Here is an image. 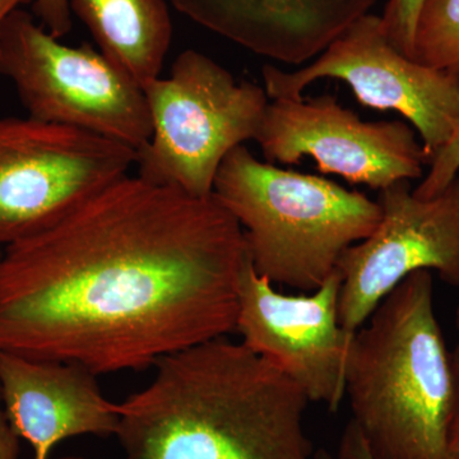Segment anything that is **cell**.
Listing matches in <instances>:
<instances>
[{
    "instance_id": "ac0fdd59",
    "label": "cell",
    "mask_w": 459,
    "mask_h": 459,
    "mask_svg": "<svg viewBox=\"0 0 459 459\" xmlns=\"http://www.w3.org/2000/svg\"><path fill=\"white\" fill-rule=\"evenodd\" d=\"M32 3L42 26L51 35L62 39L71 31L74 26L71 0H33Z\"/></svg>"
},
{
    "instance_id": "cb8c5ba5",
    "label": "cell",
    "mask_w": 459,
    "mask_h": 459,
    "mask_svg": "<svg viewBox=\"0 0 459 459\" xmlns=\"http://www.w3.org/2000/svg\"><path fill=\"white\" fill-rule=\"evenodd\" d=\"M59 459H86V458L80 457V455H66V457H62Z\"/></svg>"
},
{
    "instance_id": "7c38bea8",
    "label": "cell",
    "mask_w": 459,
    "mask_h": 459,
    "mask_svg": "<svg viewBox=\"0 0 459 459\" xmlns=\"http://www.w3.org/2000/svg\"><path fill=\"white\" fill-rule=\"evenodd\" d=\"M96 377L80 365L0 351L3 407L32 459H49L71 437L117 435L119 403L105 397Z\"/></svg>"
},
{
    "instance_id": "484cf974",
    "label": "cell",
    "mask_w": 459,
    "mask_h": 459,
    "mask_svg": "<svg viewBox=\"0 0 459 459\" xmlns=\"http://www.w3.org/2000/svg\"><path fill=\"white\" fill-rule=\"evenodd\" d=\"M0 250H2V247H0Z\"/></svg>"
},
{
    "instance_id": "44dd1931",
    "label": "cell",
    "mask_w": 459,
    "mask_h": 459,
    "mask_svg": "<svg viewBox=\"0 0 459 459\" xmlns=\"http://www.w3.org/2000/svg\"><path fill=\"white\" fill-rule=\"evenodd\" d=\"M452 365L455 382V410L451 428V452L455 459H459V344L453 350Z\"/></svg>"
},
{
    "instance_id": "52a82bcc",
    "label": "cell",
    "mask_w": 459,
    "mask_h": 459,
    "mask_svg": "<svg viewBox=\"0 0 459 459\" xmlns=\"http://www.w3.org/2000/svg\"><path fill=\"white\" fill-rule=\"evenodd\" d=\"M133 148L27 117H0V247L48 228L129 175Z\"/></svg>"
},
{
    "instance_id": "7a4b0ae2",
    "label": "cell",
    "mask_w": 459,
    "mask_h": 459,
    "mask_svg": "<svg viewBox=\"0 0 459 459\" xmlns=\"http://www.w3.org/2000/svg\"><path fill=\"white\" fill-rule=\"evenodd\" d=\"M153 368L119 403L124 459H313L309 400L243 342L214 338Z\"/></svg>"
},
{
    "instance_id": "2e32d148",
    "label": "cell",
    "mask_w": 459,
    "mask_h": 459,
    "mask_svg": "<svg viewBox=\"0 0 459 459\" xmlns=\"http://www.w3.org/2000/svg\"><path fill=\"white\" fill-rule=\"evenodd\" d=\"M425 0H388L382 22L389 41L404 56L415 59V36Z\"/></svg>"
},
{
    "instance_id": "d6986e66",
    "label": "cell",
    "mask_w": 459,
    "mask_h": 459,
    "mask_svg": "<svg viewBox=\"0 0 459 459\" xmlns=\"http://www.w3.org/2000/svg\"><path fill=\"white\" fill-rule=\"evenodd\" d=\"M20 440L9 422L0 395V459H20Z\"/></svg>"
},
{
    "instance_id": "8992f818",
    "label": "cell",
    "mask_w": 459,
    "mask_h": 459,
    "mask_svg": "<svg viewBox=\"0 0 459 459\" xmlns=\"http://www.w3.org/2000/svg\"><path fill=\"white\" fill-rule=\"evenodd\" d=\"M0 74L16 87L29 117L146 146L152 133L140 84L101 51L68 47L22 8L0 29Z\"/></svg>"
},
{
    "instance_id": "6da1fadb",
    "label": "cell",
    "mask_w": 459,
    "mask_h": 459,
    "mask_svg": "<svg viewBox=\"0 0 459 459\" xmlns=\"http://www.w3.org/2000/svg\"><path fill=\"white\" fill-rule=\"evenodd\" d=\"M243 229L214 195L126 177L0 250V351L143 370L237 327Z\"/></svg>"
},
{
    "instance_id": "603a6c76",
    "label": "cell",
    "mask_w": 459,
    "mask_h": 459,
    "mask_svg": "<svg viewBox=\"0 0 459 459\" xmlns=\"http://www.w3.org/2000/svg\"><path fill=\"white\" fill-rule=\"evenodd\" d=\"M313 459H350V458L344 457V455H341L340 453H338V455H332V453L325 451V449H319V451L314 452Z\"/></svg>"
},
{
    "instance_id": "5b68a950",
    "label": "cell",
    "mask_w": 459,
    "mask_h": 459,
    "mask_svg": "<svg viewBox=\"0 0 459 459\" xmlns=\"http://www.w3.org/2000/svg\"><path fill=\"white\" fill-rule=\"evenodd\" d=\"M152 133L138 151V177L192 195L210 197L217 171L232 150L255 140L270 99L197 50L178 56L166 78L143 87Z\"/></svg>"
},
{
    "instance_id": "3957f363",
    "label": "cell",
    "mask_w": 459,
    "mask_h": 459,
    "mask_svg": "<svg viewBox=\"0 0 459 459\" xmlns=\"http://www.w3.org/2000/svg\"><path fill=\"white\" fill-rule=\"evenodd\" d=\"M344 397L374 459H455V373L430 271L402 281L355 332Z\"/></svg>"
},
{
    "instance_id": "d4e9b609",
    "label": "cell",
    "mask_w": 459,
    "mask_h": 459,
    "mask_svg": "<svg viewBox=\"0 0 459 459\" xmlns=\"http://www.w3.org/2000/svg\"><path fill=\"white\" fill-rule=\"evenodd\" d=\"M455 325H457V328L459 329V305L457 307V313H455Z\"/></svg>"
},
{
    "instance_id": "5bb4252c",
    "label": "cell",
    "mask_w": 459,
    "mask_h": 459,
    "mask_svg": "<svg viewBox=\"0 0 459 459\" xmlns=\"http://www.w3.org/2000/svg\"><path fill=\"white\" fill-rule=\"evenodd\" d=\"M100 51L142 89L161 77L172 23L165 0H71Z\"/></svg>"
},
{
    "instance_id": "ba28073f",
    "label": "cell",
    "mask_w": 459,
    "mask_h": 459,
    "mask_svg": "<svg viewBox=\"0 0 459 459\" xmlns=\"http://www.w3.org/2000/svg\"><path fill=\"white\" fill-rule=\"evenodd\" d=\"M262 77L270 100L301 99L323 78L343 81L364 107L401 114L420 135L429 164L459 124V74L404 56L376 14L355 21L304 68L265 65Z\"/></svg>"
},
{
    "instance_id": "30bf717a",
    "label": "cell",
    "mask_w": 459,
    "mask_h": 459,
    "mask_svg": "<svg viewBox=\"0 0 459 459\" xmlns=\"http://www.w3.org/2000/svg\"><path fill=\"white\" fill-rule=\"evenodd\" d=\"M270 164L312 157L322 174L382 190L422 178L429 165L421 141L401 120L365 122L333 95L270 100L256 137Z\"/></svg>"
},
{
    "instance_id": "ffe728a7",
    "label": "cell",
    "mask_w": 459,
    "mask_h": 459,
    "mask_svg": "<svg viewBox=\"0 0 459 459\" xmlns=\"http://www.w3.org/2000/svg\"><path fill=\"white\" fill-rule=\"evenodd\" d=\"M341 455L350 459H374L368 449L367 444L362 440L361 435L359 434L358 429L351 421L347 425L344 430L342 440L340 446Z\"/></svg>"
},
{
    "instance_id": "4fadbf2b",
    "label": "cell",
    "mask_w": 459,
    "mask_h": 459,
    "mask_svg": "<svg viewBox=\"0 0 459 459\" xmlns=\"http://www.w3.org/2000/svg\"><path fill=\"white\" fill-rule=\"evenodd\" d=\"M181 14L258 56L316 59L377 0H171Z\"/></svg>"
},
{
    "instance_id": "7402d4cb",
    "label": "cell",
    "mask_w": 459,
    "mask_h": 459,
    "mask_svg": "<svg viewBox=\"0 0 459 459\" xmlns=\"http://www.w3.org/2000/svg\"><path fill=\"white\" fill-rule=\"evenodd\" d=\"M32 2L33 0H0V29L12 12Z\"/></svg>"
},
{
    "instance_id": "e0dca14e",
    "label": "cell",
    "mask_w": 459,
    "mask_h": 459,
    "mask_svg": "<svg viewBox=\"0 0 459 459\" xmlns=\"http://www.w3.org/2000/svg\"><path fill=\"white\" fill-rule=\"evenodd\" d=\"M424 180L413 189L418 197L430 198L439 195L459 174V124L452 137L430 161Z\"/></svg>"
},
{
    "instance_id": "9a60e30c",
    "label": "cell",
    "mask_w": 459,
    "mask_h": 459,
    "mask_svg": "<svg viewBox=\"0 0 459 459\" xmlns=\"http://www.w3.org/2000/svg\"><path fill=\"white\" fill-rule=\"evenodd\" d=\"M415 60L459 74V0H425L416 27Z\"/></svg>"
},
{
    "instance_id": "9c48e42d",
    "label": "cell",
    "mask_w": 459,
    "mask_h": 459,
    "mask_svg": "<svg viewBox=\"0 0 459 459\" xmlns=\"http://www.w3.org/2000/svg\"><path fill=\"white\" fill-rule=\"evenodd\" d=\"M382 217L373 234L338 262V320L355 333L380 301L413 272L435 271L459 287V174L439 195L421 198L409 180L380 190Z\"/></svg>"
},
{
    "instance_id": "277c9868",
    "label": "cell",
    "mask_w": 459,
    "mask_h": 459,
    "mask_svg": "<svg viewBox=\"0 0 459 459\" xmlns=\"http://www.w3.org/2000/svg\"><path fill=\"white\" fill-rule=\"evenodd\" d=\"M213 195L243 229L256 273L301 292L322 286L382 217L377 201L362 193L259 161L244 144L223 160Z\"/></svg>"
},
{
    "instance_id": "8fae6325",
    "label": "cell",
    "mask_w": 459,
    "mask_h": 459,
    "mask_svg": "<svg viewBox=\"0 0 459 459\" xmlns=\"http://www.w3.org/2000/svg\"><path fill=\"white\" fill-rule=\"evenodd\" d=\"M342 274L334 271L313 292H281L259 276L249 256L238 286L235 331L243 343L300 386L309 402L338 411L353 334L338 320Z\"/></svg>"
}]
</instances>
